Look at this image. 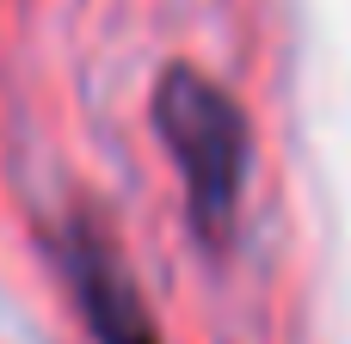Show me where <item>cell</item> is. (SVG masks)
Returning a JSON list of instances; mask_svg holds the SVG:
<instances>
[{
    "label": "cell",
    "instance_id": "obj_2",
    "mask_svg": "<svg viewBox=\"0 0 351 344\" xmlns=\"http://www.w3.org/2000/svg\"><path fill=\"white\" fill-rule=\"evenodd\" d=\"M56 259H62L68 289H74V302H80L99 344H160V326H154L130 265L117 259V246L99 222H68L62 240H56Z\"/></svg>",
    "mask_w": 351,
    "mask_h": 344
},
{
    "label": "cell",
    "instance_id": "obj_1",
    "mask_svg": "<svg viewBox=\"0 0 351 344\" xmlns=\"http://www.w3.org/2000/svg\"><path fill=\"white\" fill-rule=\"evenodd\" d=\"M154 135L167 148V160L179 166L185 185V215L197 246L222 252L234 240L241 222V191H247V166H253V129L247 111L191 62H167L148 98Z\"/></svg>",
    "mask_w": 351,
    "mask_h": 344
}]
</instances>
